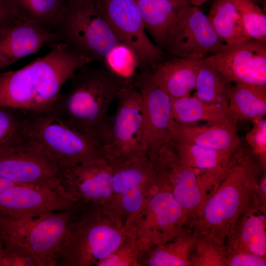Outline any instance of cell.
Segmentation results:
<instances>
[{"label": "cell", "mask_w": 266, "mask_h": 266, "mask_svg": "<svg viewBox=\"0 0 266 266\" xmlns=\"http://www.w3.org/2000/svg\"><path fill=\"white\" fill-rule=\"evenodd\" d=\"M92 62L65 44L54 43L47 54L23 67L0 71V105L36 112L51 111L64 84Z\"/></svg>", "instance_id": "obj_1"}, {"label": "cell", "mask_w": 266, "mask_h": 266, "mask_svg": "<svg viewBox=\"0 0 266 266\" xmlns=\"http://www.w3.org/2000/svg\"><path fill=\"white\" fill-rule=\"evenodd\" d=\"M258 167L251 150L242 145L233 155L227 173L196 217L195 234L222 248L252 203L258 187Z\"/></svg>", "instance_id": "obj_2"}, {"label": "cell", "mask_w": 266, "mask_h": 266, "mask_svg": "<svg viewBox=\"0 0 266 266\" xmlns=\"http://www.w3.org/2000/svg\"><path fill=\"white\" fill-rule=\"evenodd\" d=\"M68 91L59 95L52 111L87 134L100 145L108 123V110L127 81L103 66H84L70 79Z\"/></svg>", "instance_id": "obj_3"}, {"label": "cell", "mask_w": 266, "mask_h": 266, "mask_svg": "<svg viewBox=\"0 0 266 266\" xmlns=\"http://www.w3.org/2000/svg\"><path fill=\"white\" fill-rule=\"evenodd\" d=\"M77 202L67 209L39 216L0 215L3 266H55V256L71 226Z\"/></svg>", "instance_id": "obj_4"}, {"label": "cell", "mask_w": 266, "mask_h": 266, "mask_svg": "<svg viewBox=\"0 0 266 266\" xmlns=\"http://www.w3.org/2000/svg\"><path fill=\"white\" fill-rule=\"evenodd\" d=\"M130 227L102 208L79 200L66 238L55 256V266H97L122 243Z\"/></svg>", "instance_id": "obj_5"}, {"label": "cell", "mask_w": 266, "mask_h": 266, "mask_svg": "<svg viewBox=\"0 0 266 266\" xmlns=\"http://www.w3.org/2000/svg\"><path fill=\"white\" fill-rule=\"evenodd\" d=\"M55 42L75 53L102 64L121 43L98 10L95 0H66L53 29Z\"/></svg>", "instance_id": "obj_6"}, {"label": "cell", "mask_w": 266, "mask_h": 266, "mask_svg": "<svg viewBox=\"0 0 266 266\" xmlns=\"http://www.w3.org/2000/svg\"><path fill=\"white\" fill-rule=\"evenodd\" d=\"M25 129L62 169L102 156L96 141L52 111H26Z\"/></svg>", "instance_id": "obj_7"}, {"label": "cell", "mask_w": 266, "mask_h": 266, "mask_svg": "<svg viewBox=\"0 0 266 266\" xmlns=\"http://www.w3.org/2000/svg\"><path fill=\"white\" fill-rule=\"evenodd\" d=\"M117 100L100 143L101 155L111 166L146 156L141 98L133 81L124 84Z\"/></svg>", "instance_id": "obj_8"}, {"label": "cell", "mask_w": 266, "mask_h": 266, "mask_svg": "<svg viewBox=\"0 0 266 266\" xmlns=\"http://www.w3.org/2000/svg\"><path fill=\"white\" fill-rule=\"evenodd\" d=\"M112 167V196L103 210L125 226L144 207L158 186L146 156Z\"/></svg>", "instance_id": "obj_9"}, {"label": "cell", "mask_w": 266, "mask_h": 266, "mask_svg": "<svg viewBox=\"0 0 266 266\" xmlns=\"http://www.w3.org/2000/svg\"><path fill=\"white\" fill-rule=\"evenodd\" d=\"M188 220L171 192L158 185L129 226L135 230L140 255L179 235L184 231L183 227Z\"/></svg>", "instance_id": "obj_10"}, {"label": "cell", "mask_w": 266, "mask_h": 266, "mask_svg": "<svg viewBox=\"0 0 266 266\" xmlns=\"http://www.w3.org/2000/svg\"><path fill=\"white\" fill-rule=\"evenodd\" d=\"M96 7L118 40L135 53L140 71H151L164 60L163 50L146 33L135 0H95Z\"/></svg>", "instance_id": "obj_11"}, {"label": "cell", "mask_w": 266, "mask_h": 266, "mask_svg": "<svg viewBox=\"0 0 266 266\" xmlns=\"http://www.w3.org/2000/svg\"><path fill=\"white\" fill-rule=\"evenodd\" d=\"M206 15L198 6L181 8L169 24L164 49L172 57L200 60L224 46Z\"/></svg>", "instance_id": "obj_12"}, {"label": "cell", "mask_w": 266, "mask_h": 266, "mask_svg": "<svg viewBox=\"0 0 266 266\" xmlns=\"http://www.w3.org/2000/svg\"><path fill=\"white\" fill-rule=\"evenodd\" d=\"M62 169L33 139L29 137L0 153V178L17 184L43 185L62 191Z\"/></svg>", "instance_id": "obj_13"}, {"label": "cell", "mask_w": 266, "mask_h": 266, "mask_svg": "<svg viewBox=\"0 0 266 266\" xmlns=\"http://www.w3.org/2000/svg\"><path fill=\"white\" fill-rule=\"evenodd\" d=\"M204 59L232 83L266 86V42L250 38L224 44Z\"/></svg>", "instance_id": "obj_14"}, {"label": "cell", "mask_w": 266, "mask_h": 266, "mask_svg": "<svg viewBox=\"0 0 266 266\" xmlns=\"http://www.w3.org/2000/svg\"><path fill=\"white\" fill-rule=\"evenodd\" d=\"M112 167L102 156L62 169V190L77 200L103 208L110 200Z\"/></svg>", "instance_id": "obj_15"}, {"label": "cell", "mask_w": 266, "mask_h": 266, "mask_svg": "<svg viewBox=\"0 0 266 266\" xmlns=\"http://www.w3.org/2000/svg\"><path fill=\"white\" fill-rule=\"evenodd\" d=\"M133 82L141 98L146 155L172 138V99L157 85L151 71L136 73Z\"/></svg>", "instance_id": "obj_16"}, {"label": "cell", "mask_w": 266, "mask_h": 266, "mask_svg": "<svg viewBox=\"0 0 266 266\" xmlns=\"http://www.w3.org/2000/svg\"><path fill=\"white\" fill-rule=\"evenodd\" d=\"M78 201L47 186L19 184L0 192V215L13 217L42 215L67 209Z\"/></svg>", "instance_id": "obj_17"}, {"label": "cell", "mask_w": 266, "mask_h": 266, "mask_svg": "<svg viewBox=\"0 0 266 266\" xmlns=\"http://www.w3.org/2000/svg\"><path fill=\"white\" fill-rule=\"evenodd\" d=\"M54 42L53 32L16 16L0 32V71Z\"/></svg>", "instance_id": "obj_18"}, {"label": "cell", "mask_w": 266, "mask_h": 266, "mask_svg": "<svg viewBox=\"0 0 266 266\" xmlns=\"http://www.w3.org/2000/svg\"><path fill=\"white\" fill-rule=\"evenodd\" d=\"M171 133L172 137L177 140L231 153L235 152L242 145L236 126H201L197 123L173 121Z\"/></svg>", "instance_id": "obj_19"}, {"label": "cell", "mask_w": 266, "mask_h": 266, "mask_svg": "<svg viewBox=\"0 0 266 266\" xmlns=\"http://www.w3.org/2000/svg\"><path fill=\"white\" fill-rule=\"evenodd\" d=\"M199 62L172 57L156 65L151 73L157 85L171 99L186 97L195 89Z\"/></svg>", "instance_id": "obj_20"}, {"label": "cell", "mask_w": 266, "mask_h": 266, "mask_svg": "<svg viewBox=\"0 0 266 266\" xmlns=\"http://www.w3.org/2000/svg\"><path fill=\"white\" fill-rule=\"evenodd\" d=\"M173 120L178 123L205 121L210 125L237 126L228 106L201 100L193 96L172 99Z\"/></svg>", "instance_id": "obj_21"}, {"label": "cell", "mask_w": 266, "mask_h": 266, "mask_svg": "<svg viewBox=\"0 0 266 266\" xmlns=\"http://www.w3.org/2000/svg\"><path fill=\"white\" fill-rule=\"evenodd\" d=\"M252 202L240 217L228 238L229 250L245 252L266 257V217Z\"/></svg>", "instance_id": "obj_22"}, {"label": "cell", "mask_w": 266, "mask_h": 266, "mask_svg": "<svg viewBox=\"0 0 266 266\" xmlns=\"http://www.w3.org/2000/svg\"><path fill=\"white\" fill-rule=\"evenodd\" d=\"M145 29L163 50L168 27L179 10L192 5L188 0H135Z\"/></svg>", "instance_id": "obj_23"}, {"label": "cell", "mask_w": 266, "mask_h": 266, "mask_svg": "<svg viewBox=\"0 0 266 266\" xmlns=\"http://www.w3.org/2000/svg\"><path fill=\"white\" fill-rule=\"evenodd\" d=\"M197 237L185 230L167 242L142 253L139 266H187L191 265L190 253Z\"/></svg>", "instance_id": "obj_24"}, {"label": "cell", "mask_w": 266, "mask_h": 266, "mask_svg": "<svg viewBox=\"0 0 266 266\" xmlns=\"http://www.w3.org/2000/svg\"><path fill=\"white\" fill-rule=\"evenodd\" d=\"M228 107L235 119L252 123L266 115V86L232 84Z\"/></svg>", "instance_id": "obj_25"}, {"label": "cell", "mask_w": 266, "mask_h": 266, "mask_svg": "<svg viewBox=\"0 0 266 266\" xmlns=\"http://www.w3.org/2000/svg\"><path fill=\"white\" fill-rule=\"evenodd\" d=\"M206 15L215 33L224 44H233L251 38L232 0H214Z\"/></svg>", "instance_id": "obj_26"}, {"label": "cell", "mask_w": 266, "mask_h": 266, "mask_svg": "<svg viewBox=\"0 0 266 266\" xmlns=\"http://www.w3.org/2000/svg\"><path fill=\"white\" fill-rule=\"evenodd\" d=\"M170 142L181 164L200 171L228 167L235 153L215 150L180 141L172 137Z\"/></svg>", "instance_id": "obj_27"}, {"label": "cell", "mask_w": 266, "mask_h": 266, "mask_svg": "<svg viewBox=\"0 0 266 266\" xmlns=\"http://www.w3.org/2000/svg\"><path fill=\"white\" fill-rule=\"evenodd\" d=\"M232 83L205 59L200 60L193 96L228 106Z\"/></svg>", "instance_id": "obj_28"}, {"label": "cell", "mask_w": 266, "mask_h": 266, "mask_svg": "<svg viewBox=\"0 0 266 266\" xmlns=\"http://www.w3.org/2000/svg\"><path fill=\"white\" fill-rule=\"evenodd\" d=\"M17 16L52 31L66 0H10Z\"/></svg>", "instance_id": "obj_29"}, {"label": "cell", "mask_w": 266, "mask_h": 266, "mask_svg": "<svg viewBox=\"0 0 266 266\" xmlns=\"http://www.w3.org/2000/svg\"><path fill=\"white\" fill-rule=\"evenodd\" d=\"M25 118L26 111L0 105V153L29 137L25 129Z\"/></svg>", "instance_id": "obj_30"}, {"label": "cell", "mask_w": 266, "mask_h": 266, "mask_svg": "<svg viewBox=\"0 0 266 266\" xmlns=\"http://www.w3.org/2000/svg\"><path fill=\"white\" fill-rule=\"evenodd\" d=\"M102 65L119 78L133 81L138 68V60L131 47L120 43L108 53Z\"/></svg>", "instance_id": "obj_31"}, {"label": "cell", "mask_w": 266, "mask_h": 266, "mask_svg": "<svg viewBox=\"0 0 266 266\" xmlns=\"http://www.w3.org/2000/svg\"><path fill=\"white\" fill-rule=\"evenodd\" d=\"M251 38L266 42V15L253 0H232Z\"/></svg>", "instance_id": "obj_32"}, {"label": "cell", "mask_w": 266, "mask_h": 266, "mask_svg": "<svg viewBox=\"0 0 266 266\" xmlns=\"http://www.w3.org/2000/svg\"><path fill=\"white\" fill-rule=\"evenodd\" d=\"M139 255L135 230L130 226L122 243L97 266H139Z\"/></svg>", "instance_id": "obj_33"}, {"label": "cell", "mask_w": 266, "mask_h": 266, "mask_svg": "<svg viewBox=\"0 0 266 266\" xmlns=\"http://www.w3.org/2000/svg\"><path fill=\"white\" fill-rule=\"evenodd\" d=\"M245 139L253 154L257 155L265 166L266 157V120L263 118L252 123Z\"/></svg>", "instance_id": "obj_34"}, {"label": "cell", "mask_w": 266, "mask_h": 266, "mask_svg": "<svg viewBox=\"0 0 266 266\" xmlns=\"http://www.w3.org/2000/svg\"><path fill=\"white\" fill-rule=\"evenodd\" d=\"M224 266H265L266 257L251 253L229 250L225 252Z\"/></svg>", "instance_id": "obj_35"}, {"label": "cell", "mask_w": 266, "mask_h": 266, "mask_svg": "<svg viewBox=\"0 0 266 266\" xmlns=\"http://www.w3.org/2000/svg\"><path fill=\"white\" fill-rule=\"evenodd\" d=\"M16 16L10 0H0V32Z\"/></svg>", "instance_id": "obj_36"}, {"label": "cell", "mask_w": 266, "mask_h": 266, "mask_svg": "<svg viewBox=\"0 0 266 266\" xmlns=\"http://www.w3.org/2000/svg\"><path fill=\"white\" fill-rule=\"evenodd\" d=\"M257 190L258 193L260 194V197H262V199L263 201H266V175L264 176L259 185H258Z\"/></svg>", "instance_id": "obj_37"}, {"label": "cell", "mask_w": 266, "mask_h": 266, "mask_svg": "<svg viewBox=\"0 0 266 266\" xmlns=\"http://www.w3.org/2000/svg\"><path fill=\"white\" fill-rule=\"evenodd\" d=\"M22 184H17L8 181L2 178H0V192L9 188L12 186Z\"/></svg>", "instance_id": "obj_38"}, {"label": "cell", "mask_w": 266, "mask_h": 266, "mask_svg": "<svg viewBox=\"0 0 266 266\" xmlns=\"http://www.w3.org/2000/svg\"><path fill=\"white\" fill-rule=\"evenodd\" d=\"M4 254V249L2 243L0 239V266H3V261Z\"/></svg>", "instance_id": "obj_39"}, {"label": "cell", "mask_w": 266, "mask_h": 266, "mask_svg": "<svg viewBox=\"0 0 266 266\" xmlns=\"http://www.w3.org/2000/svg\"><path fill=\"white\" fill-rule=\"evenodd\" d=\"M190 3L194 6H199L202 5L205 2L209 0H188Z\"/></svg>", "instance_id": "obj_40"}]
</instances>
